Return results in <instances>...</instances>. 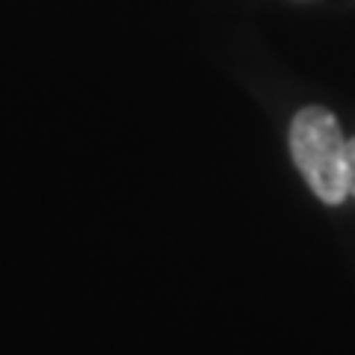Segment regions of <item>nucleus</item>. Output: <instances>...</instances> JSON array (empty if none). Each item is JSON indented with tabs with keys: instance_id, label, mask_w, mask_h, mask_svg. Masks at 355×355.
I'll return each instance as SVG.
<instances>
[{
	"instance_id": "nucleus-1",
	"label": "nucleus",
	"mask_w": 355,
	"mask_h": 355,
	"mask_svg": "<svg viewBox=\"0 0 355 355\" xmlns=\"http://www.w3.org/2000/svg\"><path fill=\"white\" fill-rule=\"evenodd\" d=\"M347 142L340 121L326 107H302L291 121L293 163L326 205H343L349 198Z\"/></svg>"
},
{
	"instance_id": "nucleus-2",
	"label": "nucleus",
	"mask_w": 355,
	"mask_h": 355,
	"mask_svg": "<svg viewBox=\"0 0 355 355\" xmlns=\"http://www.w3.org/2000/svg\"><path fill=\"white\" fill-rule=\"evenodd\" d=\"M347 163H349V196H355V137L347 142Z\"/></svg>"
}]
</instances>
